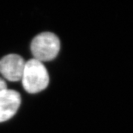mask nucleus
Returning <instances> with one entry per match:
<instances>
[{
    "label": "nucleus",
    "instance_id": "obj_1",
    "mask_svg": "<svg viewBox=\"0 0 133 133\" xmlns=\"http://www.w3.org/2000/svg\"><path fill=\"white\" fill-rule=\"evenodd\" d=\"M49 75L43 63L35 58L26 62L22 77L24 89L31 94L46 89L49 84Z\"/></svg>",
    "mask_w": 133,
    "mask_h": 133
},
{
    "label": "nucleus",
    "instance_id": "obj_2",
    "mask_svg": "<svg viewBox=\"0 0 133 133\" xmlns=\"http://www.w3.org/2000/svg\"><path fill=\"white\" fill-rule=\"evenodd\" d=\"M61 48L59 38L54 33L44 32L35 36L31 44V50L35 59L50 61L56 58Z\"/></svg>",
    "mask_w": 133,
    "mask_h": 133
},
{
    "label": "nucleus",
    "instance_id": "obj_3",
    "mask_svg": "<svg viewBox=\"0 0 133 133\" xmlns=\"http://www.w3.org/2000/svg\"><path fill=\"white\" fill-rule=\"evenodd\" d=\"M25 64L26 61L18 54H8L0 60V74L10 82L21 81Z\"/></svg>",
    "mask_w": 133,
    "mask_h": 133
},
{
    "label": "nucleus",
    "instance_id": "obj_4",
    "mask_svg": "<svg viewBox=\"0 0 133 133\" xmlns=\"http://www.w3.org/2000/svg\"><path fill=\"white\" fill-rule=\"evenodd\" d=\"M21 104V96L18 92L8 88L0 92V123L12 118Z\"/></svg>",
    "mask_w": 133,
    "mask_h": 133
},
{
    "label": "nucleus",
    "instance_id": "obj_5",
    "mask_svg": "<svg viewBox=\"0 0 133 133\" xmlns=\"http://www.w3.org/2000/svg\"><path fill=\"white\" fill-rule=\"evenodd\" d=\"M7 89V84L5 83V80L0 77V92L3 91L4 90Z\"/></svg>",
    "mask_w": 133,
    "mask_h": 133
}]
</instances>
